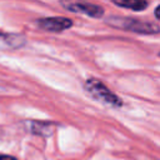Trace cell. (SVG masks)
I'll return each mask as SVG.
<instances>
[{
  "label": "cell",
  "instance_id": "obj_2",
  "mask_svg": "<svg viewBox=\"0 0 160 160\" xmlns=\"http://www.w3.org/2000/svg\"><path fill=\"white\" fill-rule=\"evenodd\" d=\"M85 90L98 101L109 105V106H114V108H120L122 101L121 99H119L110 89L106 88V85L100 81L99 79L95 78H90L86 80L85 82Z\"/></svg>",
  "mask_w": 160,
  "mask_h": 160
},
{
  "label": "cell",
  "instance_id": "obj_8",
  "mask_svg": "<svg viewBox=\"0 0 160 160\" xmlns=\"http://www.w3.org/2000/svg\"><path fill=\"white\" fill-rule=\"evenodd\" d=\"M159 16H160V15H159V6H156V8H155V18L159 19Z\"/></svg>",
  "mask_w": 160,
  "mask_h": 160
},
{
  "label": "cell",
  "instance_id": "obj_1",
  "mask_svg": "<svg viewBox=\"0 0 160 160\" xmlns=\"http://www.w3.org/2000/svg\"><path fill=\"white\" fill-rule=\"evenodd\" d=\"M108 24H110L112 28H119L124 30H129L136 34H144V35H151V34H158L160 31L159 25L154 22H148V21H141L138 19L132 18H119V16H112L106 20Z\"/></svg>",
  "mask_w": 160,
  "mask_h": 160
},
{
  "label": "cell",
  "instance_id": "obj_7",
  "mask_svg": "<svg viewBox=\"0 0 160 160\" xmlns=\"http://www.w3.org/2000/svg\"><path fill=\"white\" fill-rule=\"evenodd\" d=\"M0 160H18V159L10 155H0Z\"/></svg>",
  "mask_w": 160,
  "mask_h": 160
},
{
  "label": "cell",
  "instance_id": "obj_6",
  "mask_svg": "<svg viewBox=\"0 0 160 160\" xmlns=\"http://www.w3.org/2000/svg\"><path fill=\"white\" fill-rule=\"evenodd\" d=\"M112 2L116 4L118 6L130 9L134 11H142L149 5L148 0H112Z\"/></svg>",
  "mask_w": 160,
  "mask_h": 160
},
{
  "label": "cell",
  "instance_id": "obj_4",
  "mask_svg": "<svg viewBox=\"0 0 160 160\" xmlns=\"http://www.w3.org/2000/svg\"><path fill=\"white\" fill-rule=\"evenodd\" d=\"M36 22H38L39 28H41L46 31H51V32H60V31H64L72 26V21L70 19L60 18V16L39 19Z\"/></svg>",
  "mask_w": 160,
  "mask_h": 160
},
{
  "label": "cell",
  "instance_id": "obj_3",
  "mask_svg": "<svg viewBox=\"0 0 160 160\" xmlns=\"http://www.w3.org/2000/svg\"><path fill=\"white\" fill-rule=\"evenodd\" d=\"M61 5L72 12H81L90 18H101L104 15V9L96 4H91L84 0H60Z\"/></svg>",
  "mask_w": 160,
  "mask_h": 160
},
{
  "label": "cell",
  "instance_id": "obj_5",
  "mask_svg": "<svg viewBox=\"0 0 160 160\" xmlns=\"http://www.w3.org/2000/svg\"><path fill=\"white\" fill-rule=\"evenodd\" d=\"M25 126H26L28 131H30L31 134L41 135V136H50L54 132L56 124H52V122H49V121L30 120V121H26Z\"/></svg>",
  "mask_w": 160,
  "mask_h": 160
}]
</instances>
